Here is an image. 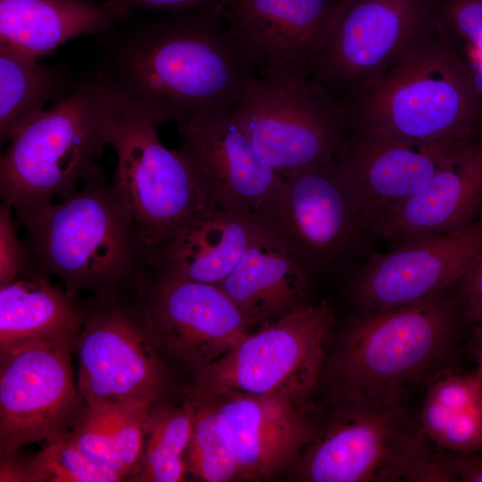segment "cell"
<instances>
[{"label":"cell","instance_id":"obj_28","mask_svg":"<svg viewBox=\"0 0 482 482\" xmlns=\"http://www.w3.org/2000/svg\"><path fill=\"white\" fill-rule=\"evenodd\" d=\"M126 478L115 470L83 452L68 432L46 442L28 460L2 461L0 481L18 482H120Z\"/></svg>","mask_w":482,"mask_h":482},{"label":"cell","instance_id":"obj_17","mask_svg":"<svg viewBox=\"0 0 482 482\" xmlns=\"http://www.w3.org/2000/svg\"><path fill=\"white\" fill-rule=\"evenodd\" d=\"M178 126L179 150L209 202L267 220L279 199L284 178L258 156L232 111Z\"/></svg>","mask_w":482,"mask_h":482},{"label":"cell","instance_id":"obj_16","mask_svg":"<svg viewBox=\"0 0 482 482\" xmlns=\"http://www.w3.org/2000/svg\"><path fill=\"white\" fill-rule=\"evenodd\" d=\"M267 220L304 264H323L371 232L361 203L337 159L284 178Z\"/></svg>","mask_w":482,"mask_h":482},{"label":"cell","instance_id":"obj_11","mask_svg":"<svg viewBox=\"0 0 482 482\" xmlns=\"http://www.w3.org/2000/svg\"><path fill=\"white\" fill-rule=\"evenodd\" d=\"M76 345L77 389L83 405L136 399L155 403L168 393V368L126 292L96 296Z\"/></svg>","mask_w":482,"mask_h":482},{"label":"cell","instance_id":"obj_22","mask_svg":"<svg viewBox=\"0 0 482 482\" xmlns=\"http://www.w3.org/2000/svg\"><path fill=\"white\" fill-rule=\"evenodd\" d=\"M269 221L209 205L183 226L152 265L175 276L219 286Z\"/></svg>","mask_w":482,"mask_h":482},{"label":"cell","instance_id":"obj_23","mask_svg":"<svg viewBox=\"0 0 482 482\" xmlns=\"http://www.w3.org/2000/svg\"><path fill=\"white\" fill-rule=\"evenodd\" d=\"M34 264L0 287V353L19 346L76 339L86 310Z\"/></svg>","mask_w":482,"mask_h":482},{"label":"cell","instance_id":"obj_10","mask_svg":"<svg viewBox=\"0 0 482 482\" xmlns=\"http://www.w3.org/2000/svg\"><path fill=\"white\" fill-rule=\"evenodd\" d=\"M437 26L436 0H346L312 78L340 104L376 84Z\"/></svg>","mask_w":482,"mask_h":482},{"label":"cell","instance_id":"obj_38","mask_svg":"<svg viewBox=\"0 0 482 482\" xmlns=\"http://www.w3.org/2000/svg\"><path fill=\"white\" fill-rule=\"evenodd\" d=\"M479 374H480V375H481V377H482V374H481V373H479Z\"/></svg>","mask_w":482,"mask_h":482},{"label":"cell","instance_id":"obj_18","mask_svg":"<svg viewBox=\"0 0 482 482\" xmlns=\"http://www.w3.org/2000/svg\"><path fill=\"white\" fill-rule=\"evenodd\" d=\"M210 398L231 432L239 479L270 478L295 465L318 430L303 403L288 397L228 393Z\"/></svg>","mask_w":482,"mask_h":482},{"label":"cell","instance_id":"obj_7","mask_svg":"<svg viewBox=\"0 0 482 482\" xmlns=\"http://www.w3.org/2000/svg\"><path fill=\"white\" fill-rule=\"evenodd\" d=\"M231 111L258 156L283 178L336 161L345 144L342 108L312 77L253 76Z\"/></svg>","mask_w":482,"mask_h":482},{"label":"cell","instance_id":"obj_3","mask_svg":"<svg viewBox=\"0 0 482 482\" xmlns=\"http://www.w3.org/2000/svg\"><path fill=\"white\" fill-rule=\"evenodd\" d=\"M463 320L455 287L407 305L356 313L328 363L337 400L403 404L411 390L447 371Z\"/></svg>","mask_w":482,"mask_h":482},{"label":"cell","instance_id":"obj_15","mask_svg":"<svg viewBox=\"0 0 482 482\" xmlns=\"http://www.w3.org/2000/svg\"><path fill=\"white\" fill-rule=\"evenodd\" d=\"M346 0H225L229 34L254 76L312 77Z\"/></svg>","mask_w":482,"mask_h":482},{"label":"cell","instance_id":"obj_27","mask_svg":"<svg viewBox=\"0 0 482 482\" xmlns=\"http://www.w3.org/2000/svg\"><path fill=\"white\" fill-rule=\"evenodd\" d=\"M37 58L0 45V139L9 141L23 123L44 110L56 85Z\"/></svg>","mask_w":482,"mask_h":482},{"label":"cell","instance_id":"obj_4","mask_svg":"<svg viewBox=\"0 0 482 482\" xmlns=\"http://www.w3.org/2000/svg\"><path fill=\"white\" fill-rule=\"evenodd\" d=\"M33 264L71 295L108 296L130 287L152 265L149 253L113 184L98 166L69 196L15 216Z\"/></svg>","mask_w":482,"mask_h":482},{"label":"cell","instance_id":"obj_8","mask_svg":"<svg viewBox=\"0 0 482 482\" xmlns=\"http://www.w3.org/2000/svg\"><path fill=\"white\" fill-rule=\"evenodd\" d=\"M333 320L330 305L321 302L304 303L260 326L195 373L189 395L243 393L304 403L319 379Z\"/></svg>","mask_w":482,"mask_h":482},{"label":"cell","instance_id":"obj_9","mask_svg":"<svg viewBox=\"0 0 482 482\" xmlns=\"http://www.w3.org/2000/svg\"><path fill=\"white\" fill-rule=\"evenodd\" d=\"M127 294L162 359L195 373L252 331L219 286L180 278L154 265Z\"/></svg>","mask_w":482,"mask_h":482},{"label":"cell","instance_id":"obj_24","mask_svg":"<svg viewBox=\"0 0 482 482\" xmlns=\"http://www.w3.org/2000/svg\"><path fill=\"white\" fill-rule=\"evenodd\" d=\"M124 12L119 0H0V43L38 58L74 37L106 29Z\"/></svg>","mask_w":482,"mask_h":482},{"label":"cell","instance_id":"obj_6","mask_svg":"<svg viewBox=\"0 0 482 482\" xmlns=\"http://www.w3.org/2000/svg\"><path fill=\"white\" fill-rule=\"evenodd\" d=\"M8 142L0 159V195L15 216L74 193L108 145L100 80L80 83Z\"/></svg>","mask_w":482,"mask_h":482},{"label":"cell","instance_id":"obj_35","mask_svg":"<svg viewBox=\"0 0 482 482\" xmlns=\"http://www.w3.org/2000/svg\"><path fill=\"white\" fill-rule=\"evenodd\" d=\"M466 320L482 322V253L455 285Z\"/></svg>","mask_w":482,"mask_h":482},{"label":"cell","instance_id":"obj_32","mask_svg":"<svg viewBox=\"0 0 482 482\" xmlns=\"http://www.w3.org/2000/svg\"><path fill=\"white\" fill-rule=\"evenodd\" d=\"M439 27L460 52L482 42V0H436Z\"/></svg>","mask_w":482,"mask_h":482},{"label":"cell","instance_id":"obj_29","mask_svg":"<svg viewBox=\"0 0 482 482\" xmlns=\"http://www.w3.org/2000/svg\"><path fill=\"white\" fill-rule=\"evenodd\" d=\"M186 453L188 473L204 482L237 478V461L229 428L212 398H196Z\"/></svg>","mask_w":482,"mask_h":482},{"label":"cell","instance_id":"obj_34","mask_svg":"<svg viewBox=\"0 0 482 482\" xmlns=\"http://www.w3.org/2000/svg\"><path fill=\"white\" fill-rule=\"evenodd\" d=\"M12 209L4 204L0 206V287L13 281L33 265L29 248L18 239Z\"/></svg>","mask_w":482,"mask_h":482},{"label":"cell","instance_id":"obj_20","mask_svg":"<svg viewBox=\"0 0 482 482\" xmlns=\"http://www.w3.org/2000/svg\"><path fill=\"white\" fill-rule=\"evenodd\" d=\"M482 214V145L442 166L416 194L392 209L373 234L395 245L461 229Z\"/></svg>","mask_w":482,"mask_h":482},{"label":"cell","instance_id":"obj_37","mask_svg":"<svg viewBox=\"0 0 482 482\" xmlns=\"http://www.w3.org/2000/svg\"><path fill=\"white\" fill-rule=\"evenodd\" d=\"M122 4L129 3L133 5L169 10H186L224 2L225 0H119Z\"/></svg>","mask_w":482,"mask_h":482},{"label":"cell","instance_id":"obj_12","mask_svg":"<svg viewBox=\"0 0 482 482\" xmlns=\"http://www.w3.org/2000/svg\"><path fill=\"white\" fill-rule=\"evenodd\" d=\"M424 436L403 404L338 403L303 449L295 478L308 482H393Z\"/></svg>","mask_w":482,"mask_h":482},{"label":"cell","instance_id":"obj_21","mask_svg":"<svg viewBox=\"0 0 482 482\" xmlns=\"http://www.w3.org/2000/svg\"><path fill=\"white\" fill-rule=\"evenodd\" d=\"M219 287L253 328L306 303L308 279L303 263L269 222Z\"/></svg>","mask_w":482,"mask_h":482},{"label":"cell","instance_id":"obj_19","mask_svg":"<svg viewBox=\"0 0 482 482\" xmlns=\"http://www.w3.org/2000/svg\"><path fill=\"white\" fill-rule=\"evenodd\" d=\"M453 161L428 150L347 130L337 157L372 234L392 209L420 191L442 166Z\"/></svg>","mask_w":482,"mask_h":482},{"label":"cell","instance_id":"obj_36","mask_svg":"<svg viewBox=\"0 0 482 482\" xmlns=\"http://www.w3.org/2000/svg\"><path fill=\"white\" fill-rule=\"evenodd\" d=\"M449 454L457 482H482V449L466 453L449 452Z\"/></svg>","mask_w":482,"mask_h":482},{"label":"cell","instance_id":"obj_33","mask_svg":"<svg viewBox=\"0 0 482 482\" xmlns=\"http://www.w3.org/2000/svg\"><path fill=\"white\" fill-rule=\"evenodd\" d=\"M401 479L411 482H456L449 452L424 435L403 465Z\"/></svg>","mask_w":482,"mask_h":482},{"label":"cell","instance_id":"obj_25","mask_svg":"<svg viewBox=\"0 0 482 482\" xmlns=\"http://www.w3.org/2000/svg\"><path fill=\"white\" fill-rule=\"evenodd\" d=\"M425 436L457 453L482 449V377L445 371L428 386L418 417Z\"/></svg>","mask_w":482,"mask_h":482},{"label":"cell","instance_id":"obj_31","mask_svg":"<svg viewBox=\"0 0 482 482\" xmlns=\"http://www.w3.org/2000/svg\"><path fill=\"white\" fill-rule=\"evenodd\" d=\"M112 404L83 405L68 434L83 452L120 472L127 480L111 444L110 421Z\"/></svg>","mask_w":482,"mask_h":482},{"label":"cell","instance_id":"obj_14","mask_svg":"<svg viewBox=\"0 0 482 482\" xmlns=\"http://www.w3.org/2000/svg\"><path fill=\"white\" fill-rule=\"evenodd\" d=\"M481 253L482 214L456 230L372 253L350 284L357 313L407 305L453 287Z\"/></svg>","mask_w":482,"mask_h":482},{"label":"cell","instance_id":"obj_26","mask_svg":"<svg viewBox=\"0 0 482 482\" xmlns=\"http://www.w3.org/2000/svg\"><path fill=\"white\" fill-rule=\"evenodd\" d=\"M195 402L180 406L154 403L148 411L140 461L129 481L180 482L188 473L186 453L190 442Z\"/></svg>","mask_w":482,"mask_h":482},{"label":"cell","instance_id":"obj_5","mask_svg":"<svg viewBox=\"0 0 482 482\" xmlns=\"http://www.w3.org/2000/svg\"><path fill=\"white\" fill-rule=\"evenodd\" d=\"M107 145L117 155L114 187L151 262L191 219L211 205L180 150L168 149L157 125L117 87L100 79Z\"/></svg>","mask_w":482,"mask_h":482},{"label":"cell","instance_id":"obj_1","mask_svg":"<svg viewBox=\"0 0 482 482\" xmlns=\"http://www.w3.org/2000/svg\"><path fill=\"white\" fill-rule=\"evenodd\" d=\"M340 106L349 132L449 160L482 145V96L439 25L376 84Z\"/></svg>","mask_w":482,"mask_h":482},{"label":"cell","instance_id":"obj_2","mask_svg":"<svg viewBox=\"0 0 482 482\" xmlns=\"http://www.w3.org/2000/svg\"><path fill=\"white\" fill-rule=\"evenodd\" d=\"M223 4L143 33L116 58L114 77L104 79L157 126L231 111L254 74L229 34Z\"/></svg>","mask_w":482,"mask_h":482},{"label":"cell","instance_id":"obj_13","mask_svg":"<svg viewBox=\"0 0 482 482\" xmlns=\"http://www.w3.org/2000/svg\"><path fill=\"white\" fill-rule=\"evenodd\" d=\"M76 339L0 353L1 461L16 458L24 445L60 437L78 419L81 401L71 365Z\"/></svg>","mask_w":482,"mask_h":482},{"label":"cell","instance_id":"obj_30","mask_svg":"<svg viewBox=\"0 0 482 482\" xmlns=\"http://www.w3.org/2000/svg\"><path fill=\"white\" fill-rule=\"evenodd\" d=\"M153 403L147 399H136L113 403L112 407L111 444L128 481L135 474L141 459L147 415Z\"/></svg>","mask_w":482,"mask_h":482}]
</instances>
